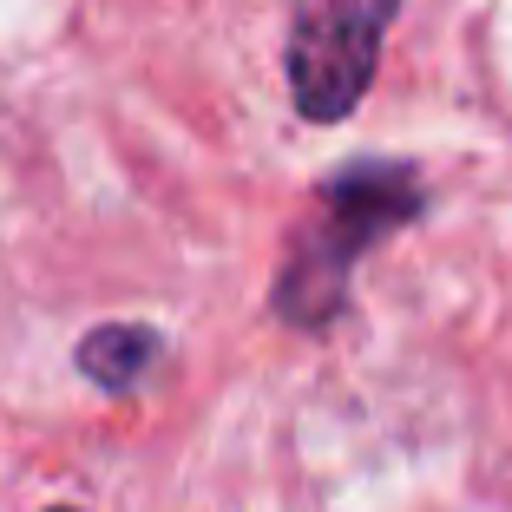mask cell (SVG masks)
I'll return each instance as SVG.
<instances>
[{
    "instance_id": "cell-2",
    "label": "cell",
    "mask_w": 512,
    "mask_h": 512,
    "mask_svg": "<svg viewBox=\"0 0 512 512\" xmlns=\"http://www.w3.org/2000/svg\"><path fill=\"white\" fill-rule=\"evenodd\" d=\"M394 14L401 0H289V92L302 119L335 125L362 106Z\"/></svg>"
},
{
    "instance_id": "cell-1",
    "label": "cell",
    "mask_w": 512,
    "mask_h": 512,
    "mask_svg": "<svg viewBox=\"0 0 512 512\" xmlns=\"http://www.w3.org/2000/svg\"><path fill=\"white\" fill-rule=\"evenodd\" d=\"M407 217H421V178L407 165H355L329 178L316 217L296 230L289 263L276 276V316L296 329H322L348 296V270Z\"/></svg>"
},
{
    "instance_id": "cell-3",
    "label": "cell",
    "mask_w": 512,
    "mask_h": 512,
    "mask_svg": "<svg viewBox=\"0 0 512 512\" xmlns=\"http://www.w3.org/2000/svg\"><path fill=\"white\" fill-rule=\"evenodd\" d=\"M151 355H158V335L151 329H92L86 348H79V368H86L99 388L125 394V388H138Z\"/></svg>"
}]
</instances>
